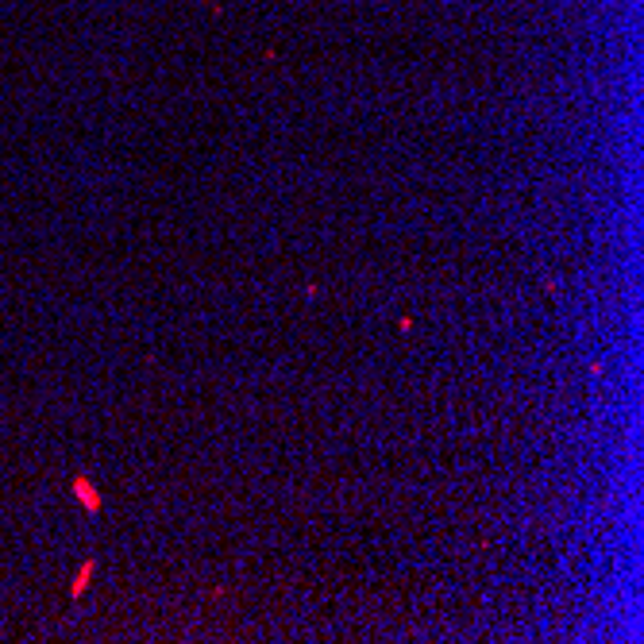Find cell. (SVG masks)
<instances>
[{
    "label": "cell",
    "instance_id": "cell-1",
    "mask_svg": "<svg viewBox=\"0 0 644 644\" xmlns=\"http://www.w3.org/2000/svg\"><path fill=\"white\" fill-rule=\"evenodd\" d=\"M70 494H74L77 502L85 505V513H101V505H104V498H101V490L89 482L85 475H77L74 482H70Z\"/></svg>",
    "mask_w": 644,
    "mask_h": 644
},
{
    "label": "cell",
    "instance_id": "cell-2",
    "mask_svg": "<svg viewBox=\"0 0 644 644\" xmlns=\"http://www.w3.org/2000/svg\"><path fill=\"white\" fill-rule=\"evenodd\" d=\"M89 575H93V560H89V563H81V571H77L74 586H70V594H74V598H77V594L85 590V583H89Z\"/></svg>",
    "mask_w": 644,
    "mask_h": 644
}]
</instances>
